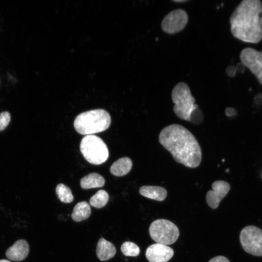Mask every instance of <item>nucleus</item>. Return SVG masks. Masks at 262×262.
Masks as SVG:
<instances>
[{"mask_svg": "<svg viewBox=\"0 0 262 262\" xmlns=\"http://www.w3.org/2000/svg\"><path fill=\"white\" fill-rule=\"evenodd\" d=\"M132 163L128 157H123L115 162L110 167L112 174L115 176H123L128 174L131 170Z\"/></svg>", "mask_w": 262, "mask_h": 262, "instance_id": "nucleus-15", "label": "nucleus"}, {"mask_svg": "<svg viewBox=\"0 0 262 262\" xmlns=\"http://www.w3.org/2000/svg\"><path fill=\"white\" fill-rule=\"evenodd\" d=\"M208 262H230L229 260L223 256H217L212 259Z\"/></svg>", "mask_w": 262, "mask_h": 262, "instance_id": "nucleus-24", "label": "nucleus"}, {"mask_svg": "<svg viewBox=\"0 0 262 262\" xmlns=\"http://www.w3.org/2000/svg\"><path fill=\"white\" fill-rule=\"evenodd\" d=\"M240 60L250 69L262 84V52L252 48H246L241 52Z\"/></svg>", "mask_w": 262, "mask_h": 262, "instance_id": "nucleus-9", "label": "nucleus"}, {"mask_svg": "<svg viewBox=\"0 0 262 262\" xmlns=\"http://www.w3.org/2000/svg\"><path fill=\"white\" fill-rule=\"evenodd\" d=\"M226 114L227 116H231L236 115V110L232 108L228 107L225 110Z\"/></svg>", "mask_w": 262, "mask_h": 262, "instance_id": "nucleus-26", "label": "nucleus"}, {"mask_svg": "<svg viewBox=\"0 0 262 262\" xmlns=\"http://www.w3.org/2000/svg\"><path fill=\"white\" fill-rule=\"evenodd\" d=\"M109 200L108 193L103 190L98 191L89 200L90 204L96 208L104 207Z\"/></svg>", "mask_w": 262, "mask_h": 262, "instance_id": "nucleus-18", "label": "nucleus"}, {"mask_svg": "<svg viewBox=\"0 0 262 262\" xmlns=\"http://www.w3.org/2000/svg\"><path fill=\"white\" fill-rule=\"evenodd\" d=\"M171 97L176 115L181 119L189 121L192 112L198 106L195 104V99L188 85L183 82L177 83L172 90Z\"/></svg>", "mask_w": 262, "mask_h": 262, "instance_id": "nucleus-4", "label": "nucleus"}, {"mask_svg": "<svg viewBox=\"0 0 262 262\" xmlns=\"http://www.w3.org/2000/svg\"><path fill=\"white\" fill-rule=\"evenodd\" d=\"M149 233L156 243L165 245L174 243L180 235L177 226L171 221L164 219L153 221L149 226Z\"/></svg>", "mask_w": 262, "mask_h": 262, "instance_id": "nucleus-6", "label": "nucleus"}, {"mask_svg": "<svg viewBox=\"0 0 262 262\" xmlns=\"http://www.w3.org/2000/svg\"><path fill=\"white\" fill-rule=\"evenodd\" d=\"M174 255L173 249L167 245L155 243L149 246L146 256L149 262H167Z\"/></svg>", "mask_w": 262, "mask_h": 262, "instance_id": "nucleus-11", "label": "nucleus"}, {"mask_svg": "<svg viewBox=\"0 0 262 262\" xmlns=\"http://www.w3.org/2000/svg\"><path fill=\"white\" fill-rule=\"evenodd\" d=\"M254 102L257 105H262V93L258 94L255 97Z\"/></svg>", "mask_w": 262, "mask_h": 262, "instance_id": "nucleus-27", "label": "nucleus"}, {"mask_svg": "<svg viewBox=\"0 0 262 262\" xmlns=\"http://www.w3.org/2000/svg\"><path fill=\"white\" fill-rule=\"evenodd\" d=\"M140 194L150 199L157 201H163L167 195V190L158 186H143L140 188Z\"/></svg>", "mask_w": 262, "mask_h": 262, "instance_id": "nucleus-14", "label": "nucleus"}, {"mask_svg": "<svg viewBox=\"0 0 262 262\" xmlns=\"http://www.w3.org/2000/svg\"><path fill=\"white\" fill-rule=\"evenodd\" d=\"M188 21L185 11L178 9L171 11L163 18L161 23L162 30L167 33L173 34L182 30Z\"/></svg>", "mask_w": 262, "mask_h": 262, "instance_id": "nucleus-8", "label": "nucleus"}, {"mask_svg": "<svg viewBox=\"0 0 262 262\" xmlns=\"http://www.w3.org/2000/svg\"><path fill=\"white\" fill-rule=\"evenodd\" d=\"M245 66L242 63H239L235 66L236 72L243 73L245 71Z\"/></svg>", "mask_w": 262, "mask_h": 262, "instance_id": "nucleus-25", "label": "nucleus"}, {"mask_svg": "<svg viewBox=\"0 0 262 262\" xmlns=\"http://www.w3.org/2000/svg\"><path fill=\"white\" fill-rule=\"evenodd\" d=\"M80 150L89 163L95 165L104 163L109 157L106 144L100 137L94 134L87 135L82 138Z\"/></svg>", "mask_w": 262, "mask_h": 262, "instance_id": "nucleus-5", "label": "nucleus"}, {"mask_svg": "<svg viewBox=\"0 0 262 262\" xmlns=\"http://www.w3.org/2000/svg\"><path fill=\"white\" fill-rule=\"evenodd\" d=\"M159 141L177 163L190 168L199 165L202 158L200 145L183 126L175 124L164 127L159 134Z\"/></svg>", "mask_w": 262, "mask_h": 262, "instance_id": "nucleus-1", "label": "nucleus"}, {"mask_svg": "<svg viewBox=\"0 0 262 262\" xmlns=\"http://www.w3.org/2000/svg\"><path fill=\"white\" fill-rule=\"evenodd\" d=\"M105 184L104 178L96 173H92L83 177L80 182L83 189L102 187Z\"/></svg>", "mask_w": 262, "mask_h": 262, "instance_id": "nucleus-16", "label": "nucleus"}, {"mask_svg": "<svg viewBox=\"0 0 262 262\" xmlns=\"http://www.w3.org/2000/svg\"><path fill=\"white\" fill-rule=\"evenodd\" d=\"M11 119V115L8 112H3L0 114V131L4 130L8 126Z\"/></svg>", "mask_w": 262, "mask_h": 262, "instance_id": "nucleus-22", "label": "nucleus"}, {"mask_svg": "<svg viewBox=\"0 0 262 262\" xmlns=\"http://www.w3.org/2000/svg\"><path fill=\"white\" fill-rule=\"evenodd\" d=\"M116 253L115 246L103 238L99 239L96 249L97 257L101 261H106L112 258Z\"/></svg>", "mask_w": 262, "mask_h": 262, "instance_id": "nucleus-13", "label": "nucleus"}, {"mask_svg": "<svg viewBox=\"0 0 262 262\" xmlns=\"http://www.w3.org/2000/svg\"><path fill=\"white\" fill-rule=\"evenodd\" d=\"M0 262H11L7 260L2 259V260H0Z\"/></svg>", "mask_w": 262, "mask_h": 262, "instance_id": "nucleus-28", "label": "nucleus"}, {"mask_svg": "<svg viewBox=\"0 0 262 262\" xmlns=\"http://www.w3.org/2000/svg\"><path fill=\"white\" fill-rule=\"evenodd\" d=\"M121 251L126 256L135 257L140 253V248L135 243L126 241L121 246Z\"/></svg>", "mask_w": 262, "mask_h": 262, "instance_id": "nucleus-20", "label": "nucleus"}, {"mask_svg": "<svg viewBox=\"0 0 262 262\" xmlns=\"http://www.w3.org/2000/svg\"><path fill=\"white\" fill-rule=\"evenodd\" d=\"M212 187V190H209L207 193L206 201L211 208L216 209L229 192L230 186L226 181L216 180L213 183Z\"/></svg>", "mask_w": 262, "mask_h": 262, "instance_id": "nucleus-10", "label": "nucleus"}, {"mask_svg": "<svg viewBox=\"0 0 262 262\" xmlns=\"http://www.w3.org/2000/svg\"><path fill=\"white\" fill-rule=\"evenodd\" d=\"M91 213L89 204L85 201L78 203L74 207L71 214L72 219L76 222L87 219Z\"/></svg>", "mask_w": 262, "mask_h": 262, "instance_id": "nucleus-17", "label": "nucleus"}, {"mask_svg": "<svg viewBox=\"0 0 262 262\" xmlns=\"http://www.w3.org/2000/svg\"><path fill=\"white\" fill-rule=\"evenodd\" d=\"M111 118L105 110L98 109L88 111L78 115L74 126L76 131L82 135H91L107 130Z\"/></svg>", "mask_w": 262, "mask_h": 262, "instance_id": "nucleus-3", "label": "nucleus"}, {"mask_svg": "<svg viewBox=\"0 0 262 262\" xmlns=\"http://www.w3.org/2000/svg\"><path fill=\"white\" fill-rule=\"evenodd\" d=\"M230 30L233 36L246 42L257 43L262 39V3L244 0L232 13Z\"/></svg>", "mask_w": 262, "mask_h": 262, "instance_id": "nucleus-2", "label": "nucleus"}, {"mask_svg": "<svg viewBox=\"0 0 262 262\" xmlns=\"http://www.w3.org/2000/svg\"><path fill=\"white\" fill-rule=\"evenodd\" d=\"M173 1H175V2H184V1H186V0H173Z\"/></svg>", "mask_w": 262, "mask_h": 262, "instance_id": "nucleus-29", "label": "nucleus"}, {"mask_svg": "<svg viewBox=\"0 0 262 262\" xmlns=\"http://www.w3.org/2000/svg\"><path fill=\"white\" fill-rule=\"evenodd\" d=\"M226 72L229 77H234L236 73L235 66H228L226 68Z\"/></svg>", "mask_w": 262, "mask_h": 262, "instance_id": "nucleus-23", "label": "nucleus"}, {"mask_svg": "<svg viewBox=\"0 0 262 262\" xmlns=\"http://www.w3.org/2000/svg\"><path fill=\"white\" fill-rule=\"evenodd\" d=\"M56 193L59 199L62 202L71 203L74 199L70 189L63 183L57 185L56 188Z\"/></svg>", "mask_w": 262, "mask_h": 262, "instance_id": "nucleus-19", "label": "nucleus"}, {"mask_svg": "<svg viewBox=\"0 0 262 262\" xmlns=\"http://www.w3.org/2000/svg\"><path fill=\"white\" fill-rule=\"evenodd\" d=\"M203 119V115L202 111L196 107L191 113L190 116L189 121L195 124L200 123Z\"/></svg>", "mask_w": 262, "mask_h": 262, "instance_id": "nucleus-21", "label": "nucleus"}, {"mask_svg": "<svg viewBox=\"0 0 262 262\" xmlns=\"http://www.w3.org/2000/svg\"><path fill=\"white\" fill-rule=\"evenodd\" d=\"M29 246L27 241L23 239L16 241L9 247L6 251L8 259L13 261H21L25 259L28 255Z\"/></svg>", "mask_w": 262, "mask_h": 262, "instance_id": "nucleus-12", "label": "nucleus"}, {"mask_svg": "<svg viewBox=\"0 0 262 262\" xmlns=\"http://www.w3.org/2000/svg\"><path fill=\"white\" fill-rule=\"evenodd\" d=\"M240 242L243 249L255 256H262V230L255 226L244 227L240 233Z\"/></svg>", "mask_w": 262, "mask_h": 262, "instance_id": "nucleus-7", "label": "nucleus"}]
</instances>
